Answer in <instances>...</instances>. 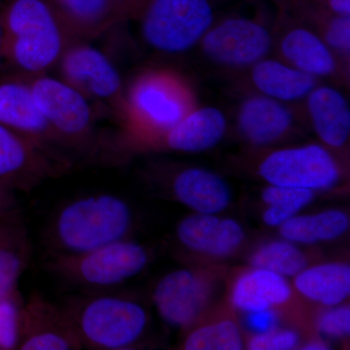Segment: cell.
Instances as JSON below:
<instances>
[{
    "label": "cell",
    "instance_id": "cell-1",
    "mask_svg": "<svg viewBox=\"0 0 350 350\" xmlns=\"http://www.w3.org/2000/svg\"><path fill=\"white\" fill-rule=\"evenodd\" d=\"M133 213L126 200L111 193L80 196L55 209L44 228L49 256H73L130 239Z\"/></svg>",
    "mask_w": 350,
    "mask_h": 350
},
{
    "label": "cell",
    "instance_id": "cell-2",
    "mask_svg": "<svg viewBox=\"0 0 350 350\" xmlns=\"http://www.w3.org/2000/svg\"><path fill=\"white\" fill-rule=\"evenodd\" d=\"M0 25L1 57L27 77L45 75L75 40L51 0H8Z\"/></svg>",
    "mask_w": 350,
    "mask_h": 350
},
{
    "label": "cell",
    "instance_id": "cell-3",
    "mask_svg": "<svg viewBox=\"0 0 350 350\" xmlns=\"http://www.w3.org/2000/svg\"><path fill=\"white\" fill-rule=\"evenodd\" d=\"M83 349H135L149 325L146 308L129 295L113 290L68 297L61 305Z\"/></svg>",
    "mask_w": 350,
    "mask_h": 350
},
{
    "label": "cell",
    "instance_id": "cell-4",
    "mask_svg": "<svg viewBox=\"0 0 350 350\" xmlns=\"http://www.w3.org/2000/svg\"><path fill=\"white\" fill-rule=\"evenodd\" d=\"M191 111L187 91L175 76L165 71L140 75L124 94L119 116L124 131L110 146L147 139L165 133Z\"/></svg>",
    "mask_w": 350,
    "mask_h": 350
},
{
    "label": "cell",
    "instance_id": "cell-5",
    "mask_svg": "<svg viewBox=\"0 0 350 350\" xmlns=\"http://www.w3.org/2000/svg\"><path fill=\"white\" fill-rule=\"evenodd\" d=\"M150 252L131 239L73 256H49L46 269L71 286L100 292L113 290L139 275Z\"/></svg>",
    "mask_w": 350,
    "mask_h": 350
},
{
    "label": "cell",
    "instance_id": "cell-6",
    "mask_svg": "<svg viewBox=\"0 0 350 350\" xmlns=\"http://www.w3.org/2000/svg\"><path fill=\"white\" fill-rule=\"evenodd\" d=\"M34 100L68 152L80 156L103 153V140L94 131L89 100L64 80L45 75L29 77Z\"/></svg>",
    "mask_w": 350,
    "mask_h": 350
},
{
    "label": "cell",
    "instance_id": "cell-7",
    "mask_svg": "<svg viewBox=\"0 0 350 350\" xmlns=\"http://www.w3.org/2000/svg\"><path fill=\"white\" fill-rule=\"evenodd\" d=\"M213 21L209 0H150L142 12L140 31L151 49L178 55L200 43Z\"/></svg>",
    "mask_w": 350,
    "mask_h": 350
},
{
    "label": "cell",
    "instance_id": "cell-8",
    "mask_svg": "<svg viewBox=\"0 0 350 350\" xmlns=\"http://www.w3.org/2000/svg\"><path fill=\"white\" fill-rule=\"evenodd\" d=\"M72 167L66 154L47 148L0 124V186L29 193Z\"/></svg>",
    "mask_w": 350,
    "mask_h": 350
},
{
    "label": "cell",
    "instance_id": "cell-9",
    "mask_svg": "<svg viewBox=\"0 0 350 350\" xmlns=\"http://www.w3.org/2000/svg\"><path fill=\"white\" fill-rule=\"evenodd\" d=\"M57 64L62 80L88 100L107 103L119 113L124 98L121 76L101 51L75 39L68 44Z\"/></svg>",
    "mask_w": 350,
    "mask_h": 350
},
{
    "label": "cell",
    "instance_id": "cell-10",
    "mask_svg": "<svg viewBox=\"0 0 350 350\" xmlns=\"http://www.w3.org/2000/svg\"><path fill=\"white\" fill-rule=\"evenodd\" d=\"M259 174L271 185L314 191L335 185L340 169L324 147L310 144L273 152L260 163Z\"/></svg>",
    "mask_w": 350,
    "mask_h": 350
},
{
    "label": "cell",
    "instance_id": "cell-11",
    "mask_svg": "<svg viewBox=\"0 0 350 350\" xmlns=\"http://www.w3.org/2000/svg\"><path fill=\"white\" fill-rule=\"evenodd\" d=\"M202 50L207 59L228 68H251L266 57L273 44L265 25L247 18H230L204 34Z\"/></svg>",
    "mask_w": 350,
    "mask_h": 350
},
{
    "label": "cell",
    "instance_id": "cell-12",
    "mask_svg": "<svg viewBox=\"0 0 350 350\" xmlns=\"http://www.w3.org/2000/svg\"><path fill=\"white\" fill-rule=\"evenodd\" d=\"M226 130L227 119L224 113L216 107H202L189 112L176 125L165 133L147 139L118 145L113 152L126 153L142 146H153L197 153L213 148L224 137Z\"/></svg>",
    "mask_w": 350,
    "mask_h": 350
},
{
    "label": "cell",
    "instance_id": "cell-13",
    "mask_svg": "<svg viewBox=\"0 0 350 350\" xmlns=\"http://www.w3.org/2000/svg\"><path fill=\"white\" fill-rule=\"evenodd\" d=\"M83 349L63 306L32 293L25 301L19 350Z\"/></svg>",
    "mask_w": 350,
    "mask_h": 350
},
{
    "label": "cell",
    "instance_id": "cell-14",
    "mask_svg": "<svg viewBox=\"0 0 350 350\" xmlns=\"http://www.w3.org/2000/svg\"><path fill=\"white\" fill-rule=\"evenodd\" d=\"M0 124L52 150L66 154L61 139L39 109L29 81L0 80Z\"/></svg>",
    "mask_w": 350,
    "mask_h": 350
},
{
    "label": "cell",
    "instance_id": "cell-15",
    "mask_svg": "<svg viewBox=\"0 0 350 350\" xmlns=\"http://www.w3.org/2000/svg\"><path fill=\"white\" fill-rule=\"evenodd\" d=\"M211 293L206 280L188 269H177L157 282L152 299L165 323L182 328L195 321Z\"/></svg>",
    "mask_w": 350,
    "mask_h": 350
},
{
    "label": "cell",
    "instance_id": "cell-16",
    "mask_svg": "<svg viewBox=\"0 0 350 350\" xmlns=\"http://www.w3.org/2000/svg\"><path fill=\"white\" fill-rule=\"evenodd\" d=\"M73 39L94 38L131 11V0H51Z\"/></svg>",
    "mask_w": 350,
    "mask_h": 350
},
{
    "label": "cell",
    "instance_id": "cell-17",
    "mask_svg": "<svg viewBox=\"0 0 350 350\" xmlns=\"http://www.w3.org/2000/svg\"><path fill=\"white\" fill-rule=\"evenodd\" d=\"M176 237L189 250L221 257L234 252L245 236L241 226L232 219L198 213L179 223Z\"/></svg>",
    "mask_w": 350,
    "mask_h": 350
},
{
    "label": "cell",
    "instance_id": "cell-18",
    "mask_svg": "<svg viewBox=\"0 0 350 350\" xmlns=\"http://www.w3.org/2000/svg\"><path fill=\"white\" fill-rule=\"evenodd\" d=\"M238 126L241 135L255 145L278 142L291 130L294 117L282 101L269 96H250L239 108Z\"/></svg>",
    "mask_w": 350,
    "mask_h": 350
},
{
    "label": "cell",
    "instance_id": "cell-19",
    "mask_svg": "<svg viewBox=\"0 0 350 350\" xmlns=\"http://www.w3.org/2000/svg\"><path fill=\"white\" fill-rule=\"evenodd\" d=\"M170 188L175 199L197 213H221L231 202V191L224 179L199 167L182 170L172 175Z\"/></svg>",
    "mask_w": 350,
    "mask_h": 350
},
{
    "label": "cell",
    "instance_id": "cell-20",
    "mask_svg": "<svg viewBox=\"0 0 350 350\" xmlns=\"http://www.w3.org/2000/svg\"><path fill=\"white\" fill-rule=\"evenodd\" d=\"M306 110L315 133L328 146L340 148L350 135V108L336 88L317 86L306 98Z\"/></svg>",
    "mask_w": 350,
    "mask_h": 350
},
{
    "label": "cell",
    "instance_id": "cell-21",
    "mask_svg": "<svg viewBox=\"0 0 350 350\" xmlns=\"http://www.w3.org/2000/svg\"><path fill=\"white\" fill-rule=\"evenodd\" d=\"M280 51L285 63L317 79L337 73L338 57L321 36L308 27L297 25L285 31Z\"/></svg>",
    "mask_w": 350,
    "mask_h": 350
},
{
    "label": "cell",
    "instance_id": "cell-22",
    "mask_svg": "<svg viewBox=\"0 0 350 350\" xmlns=\"http://www.w3.org/2000/svg\"><path fill=\"white\" fill-rule=\"evenodd\" d=\"M31 256V237L21 211L0 219V298L18 289Z\"/></svg>",
    "mask_w": 350,
    "mask_h": 350
},
{
    "label": "cell",
    "instance_id": "cell-23",
    "mask_svg": "<svg viewBox=\"0 0 350 350\" xmlns=\"http://www.w3.org/2000/svg\"><path fill=\"white\" fill-rule=\"evenodd\" d=\"M250 78L260 94L282 103L304 100L317 86L313 76L267 57L251 66Z\"/></svg>",
    "mask_w": 350,
    "mask_h": 350
},
{
    "label": "cell",
    "instance_id": "cell-24",
    "mask_svg": "<svg viewBox=\"0 0 350 350\" xmlns=\"http://www.w3.org/2000/svg\"><path fill=\"white\" fill-rule=\"evenodd\" d=\"M291 288L282 275L256 268L239 278L232 301L243 312H257L282 305L291 297Z\"/></svg>",
    "mask_w": 350,
    "mask_h": 350
},
{
    "label": "cell",
    "instance_id": "cell-25",
    "mask_svg": "<svg viewBox=\"0 0 350 350\" xmlns=\"http://www.w3.org/2000/svg\"><path fill=\"white\" fill-rule=\"evenodd\" d=\"M295 286L306 298L322 305H340L349 296V266L329 262L304 269L296 275Z\"/></svg>",
    "mask_w": 350,
    "mask_h": 350
},
{
    "label": "cell",
    "instance_id": "cell-26",
    "mask_svg": "<svg viewBox=\"0 0 350 350\" xmlns=\"http://www.w3.org/2000/svg\"><path fill=\"white\" fill-rule=\"evenodd\" d=\"M349 227V216L340 211L293 216L280 225V234L291 243L312 244L340 238Z\"/></svg>",
    "mask_w": 350,
    "mask_h": 350
},
{
    "label": "cell",
    "instance_id": "cell-27",
    "mask_svg": "<svg viewBox=\"0 0 350 350\" xmlns=\"http://www.w3.org/2000/svg\"><path fill=\"white\" fill-rule=\"evenodd\" d=\"M313 198L314 193L310 189L269 184L262 192V200L268 206L264 213L265 223L271 227L283 224L308 206Z\"/></svg>",
    "mask_w": 350,
    "mask_h": 350
},
{
    "label": "cell",
    "instance_id": "cell-28",
    "mask_svg": "<svg viewBox=\"0 0 350 350\" xmlns=\"http://www.w3.org/2000/svg\"><path fill=\"white\" fill-rule=\"evenodd\" d=\"M255 268L269 269L282 276H295L305 269L306 258L289 241H271L265 244L250 260Z\"/></svg>",
    "mask_w": 350,
    "mask_h": 350
},
{
    "label": "cell",
    "instance_id": "cell-29",
    "mask_svg": "<svg viewBox=\"0 0 350 350\" xmlns=\"http://www.w3.org/2000/svg\"><path fill=\"white\" fill-rule=\"evenodd\" d=\"M243 345L239 327L230 319L195 329L183 344L187 350H238Z\"/></svg>",
    "mask_w": 350,
    "mask_h": 350
},
{
    "label": "cell",
    "instance_id": "cell-30",
    "mask_svg": "<svg viewBox=\"0 0 350 350\" xmlns=\"http://www.w3.org/2000/svg\"><path fill=\"white\" fill-rule=\"evenodd\" d=\"M25 301L19 288L0 298V350H19Z\"/></svg>",
    "mask_w": 350,
    "mask_h": 350
},
{
    "label": "cell",
    "instance_id": "cell-31",
    "mask_svg": "<svg viewBox=\"0 0 350 350\" xmlns=\"http://www.w3.org/2000/svg\"><path fill=\"white\" fill-rule=\"evenodd\" d=\"M319 36L336 56L349 59L350 53V16L332 15L320 27Z\"/></svg>",
    "mask_w": 350,
    "mask_h": 350
},
{
    "label": "cell",
    "instance_id": "cell-32",
    "mask_svg": "<svg viewBox=\"0 0 350 350\" xmlns=\"http://www.w3.org/2000/svg\"><path fill=\"white\" fill-rule=\"evenodd\" d=\"M317 328L324 336L340 338L350 332V310L347 306H335L325 310L317 319Z\"/></svg>",
    "mask_w": 350,
    "mask_h": 350
},
{
    "label": "cell",
    "instance_id": "cell-33",
    "mask_svg": "<svg viewBox=\"0 0 350 350\" xmlns=\"http://www.w3.org/2000/svg\"><path fill=\"white\" fill-rule=\"evenodd\" d=\"M298 333L293 330H273L256 334L251 338L248 349L253 350H289L299 345Z\"/></svg>",
    "mask_w": 350,
    "mask_h": 350
},
{
    "label": "cell",
    "instance_id": "cell-34",
    "mask_svg": "<svg viewBox=\"0 0 350 350\" xmlns=\"http://www.w3.org/2000/svg\"><path fill=\"white\" fill-rule=\"evenodd\" d=\"M245 324L251 331L256 334L266 333L275 329L278 324V317L271 308L248 312Z\"/></svg>",
    "mask_w": 350,
    "mask_h": 350
},
{
    "label": "cell",
    "instance_id": "cell-35",
    "mask_svg": "<svg viewBox=\"0 0 350 350\" xmlns=\"http://www.w3.org/2000/svg\"><path fill=\"white\" fill-rule=\"evenodd\" d=\"M21 211L16 193L0 186V219Z\"/></svg>",
    "mask_w": 350,
    "mask_h": 350
},
{
    "label": "cell",
    "instance_id": "cell-36",
    "mask_svg": "<svg viewBox=\"0 0 350 350\" xmlns=\"http://www.w3.org/2000/svg\"><path fill=\"white\" fill-rule=\"evenodd\" d=\"M332 15L350 16V0H325Z\"/></svg>",
    "mask_w": 350,
    "mask_h": 350
},
{
    "label": "cell",
    "instance_id": "cell-37",
    "mask_svg": "<svg viewBox=\"0 0 350 350\" xmlns=\"http://www.w3.org/2000/svg\"><path fill=\"white\" fill-rule=\"evenodd\" d=\"M303 349L308 350H322V349H329V345L327 342H324V340H313L312 342H308L301 347Z\"/></svg>",
    "mask_w": 350,
    "mask_h": 350
},
{
    "label": "cell",
    "instance_id": "cell-38",
    "mask_svg": "<svg viewBox=\"0 0 350 350\" xmlns=\"http://www.w3.org/2000/svg\"><path fill=\"white\" fill-rule=\"evenodd\" d=\"M1 45H2V31H1V25H0V57H1Z\"/></svg>",
    "mask_w": 350,
    "mask_h": 350
}]
</instances>
